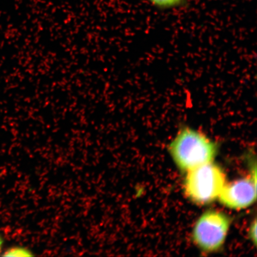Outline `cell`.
Returning a JSON list of instances; mask_svg holds the SVG:
<instances>
[{
    "instance_id": "7",
    "label": "cell",
    "mask_w": 257,
    "mask_h": 257,
    "mask_svg": "<svg viewBox=\"0 0 257 257\" xmlns=\"http://www.w3.org/2000/svg\"><path fill=\"white\" fill-rule=\"evenodd\" d=\"M250 238L252 239L253 243L255 244L256 242V220L254 221V222L252 225L250 229L249 232Z\"/></svg>"
},
{
    "instance_id": "8",
    "label": "cell",
    "mask_w": 257,
    "mask_h": 257,
    "mask_svg": "<svg viewBox=\"0 0 257 257\" xmlns=\"http://www.w3.org/2000/svg\"><path fill=\"white\" fill-rule=\"evenodd\" d=\"M2 245H3V239L2 238L1 236H0V251H1Z\"/></svg>"
},
{
    "instance_id": "4",
    "label": "cell",
    "mask_w": 257,
    "mask_h": 257,
    "mask_svg": "<svg viewBox=\"0 0 257 257\" xmlns=\"http://www.w3.org/2000/svg\"><path fill=\"white\" fill-rule=\"evenodd\" d=\"M256 175L225 184L218 199L221 204L234 210L245 208L256 200Z\"/></svg>"
},
{
    "instance_id": "6",
    "label": "cell",
    "mask_w": 257,
    "mask_h": 257,
    "mask_svg": "<svg viewBox=\"0 0 257 257\" xmlns=\"http://www.w3.org/2000/svg\"><path fill=\"white\" fill-rule=\"evenodd\" d=\"M3 255L5 256H33V253L24 247L15 246L6 250Z\"/></svg>"
},
{
    "instance_id": "3",
    "label": "cell",
    "mask_w": 257,
    "mask_h": 257,
    "mask_svg": "<svg viewBox=\"0 0 257 257\" xmlns=\"http://www.w3.org/2000/svg\"><path fill=\"white\" fill-rule=\"evenodd\" d=\"M230 225V220L227 215L218 211H208L196 222L193 239L203 251H216L223 246Z\"/></svg>"
},
{
    "instance_id": "2",
    "label": "cell",
    "mask_w": 257,
    "mask_h": 257,
    "mask_svg": "<svg viewBox=\"0 0 257 257\" xmlns=\"http://www.w3.org/2000/svg\"><path fill=\"white\" fill-rule=\"evenodd\" d=\"M226 184V175L213 162L187 172L184 189L191 200L198 204H207L218 198Z\"/></svg>"
},
{
    "instance_id": "1",
    "label": "cell",
    "mask_w": 257,
    "mask_h": 257,
    "mask_svg": "<svg viewBox=\"0 0 257 257\" xmlns=\"http://www.w3.org/2000/svg\"><path fill=\"white\" fill-rule=\"evenodd\" d=\"M169 152L178 168L186 172L213 162L217 146L201 132L184 127L169 146Z\"/></svg>"
},
{
    "instance_id": "5",
    "label": "cell",
    "mask_w": 257,
    "mask_h": 257,
    "mask_svg": "<svg viewBox=\"0 0 257 257\" xmlns=\"http://www.w3.org/2000/svg\"><path fill=\"white\" fill-rule=\"evenodd\" d=\"M154 7L159 9L168 10L181 7L186 0H147Z\"/></svg>"
}]
</instances>
